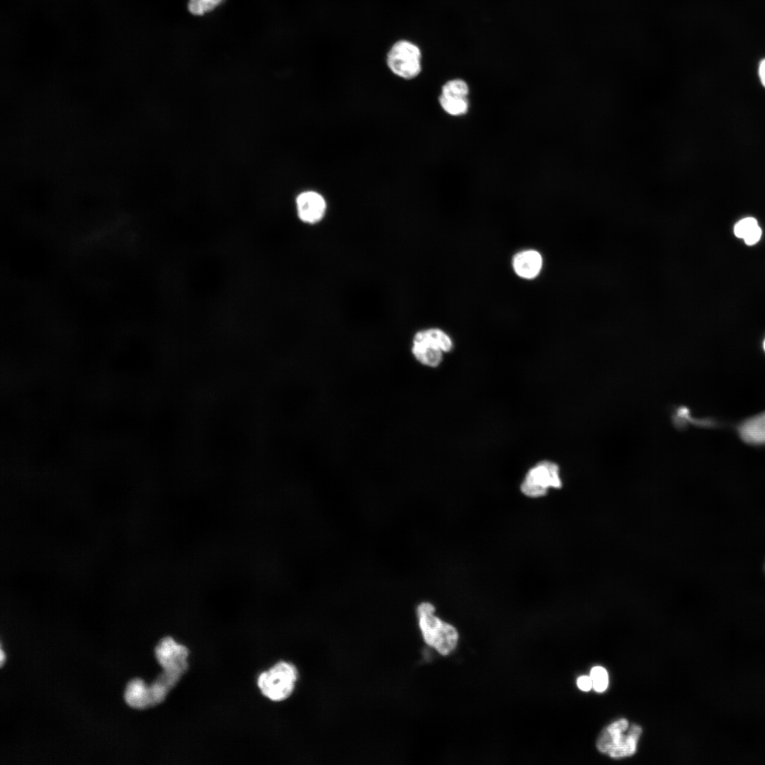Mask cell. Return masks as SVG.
Returning a JSON list of instances; mask_svg holds the SVG:
<instances>
[{"label": "cell", "instance_id": "ffe728a7", "mask_svg": "<svg viewBox=\"0 0 765 765\" xmlns=\"http://www.w3.org/2000/svg\"><path fill=\"white\" fill-rule=\"evenodd\" d=\"M0 654L1 665L2 666L4 661V654L2 649H1Z\"/></svg>", "mask_w": 765, "mask_h": 765}, {"label": "cell", "instance_id": "44dd1931", "mask_svg": "<svg viewBox=\"0 0 765 765\" xmlns=\"http://www.w3.org/2000/svg\"><path fill=\"white\" fill-rule=\"evenodd\" d=\"M763 346H764V351H765V339H764V344H763Z\"/></svg>", "mask_w": 765, "mask_h": 765}, {"label": "cell", "instance_id": "5bb4252c", "mask_svg": "<svg viewBox=\"0 0 765 765\" xmlns=\"http://www.w3.org/2000/svg\"><path fill=\"white\" fill-rule=\"evenodd\" d=\"M222 0H189L188 8L195 16H201L213 10Z\"/></svg>", "mask_w": 765, "mask_h": 765}, {"label": "cell", "instance_id": "ac0fdd59", "mask_svg": "<svg viewBox=\"0 0 765 765\" xmlns=\"http://www.w3.org/2000/svg\"><path fill=\"white\" fill-rule=\"evenodd\" d=\"M577 686L584 691H589L592 687V681L590 676H582L577 679Z\"/></svg>", "mask_w": 765, "mask_h": 765}, {"label": "cell", "instance_id": "3957f363", "mask_svg": "<svg viewBox=\"0 0 765 765\" xmlns=\"http://www.w3.org/2000/svg\"><path fill=\"white\" fill-rule=\"evenodd\" d=\"M452 346V340L445 332L438 328H429L414 334L411 353L421 365L436 368L442 362L443 353L450 351Z\"/></svg>", "mask_w": 765, "mask_h": 765}, {"label": "cell", "instance_id": "6da1fadb", "mask_svg": "<svg viewBox=\"0 0 765 765\" xmlns=\"http://www.w3.org/2000/svg\"><path fill=\"white\" fill-rule=\"evenodd\" d=\"M434 611V606L428 602L418 606L419 628L425 642L441 654L447 655L455 649L458 634L453 625L436 616Z\"/></svg>", "mask_w": 765, "mask_h": 765}, {"label": "cell", "instance_id": "8992f818", "mask_svg": "<svg viewBox=\"0 0 765 765\" xmlns=\"http://www.w3.org/2000/svg\"><path fill=\"white\" fill-rule=\"evenodd\" d=\"M562 485L559 466L555 463L543 460L528 470L521 490L528 497L537 498L545 496L549 489H560Z\"/></svg>", "mask_w": 765, "mask_h": 765}, {"label": "cell", "instance_id": "4fadbf2b", "mask_svg": "<svg viewBox=\"0 0 765 765\" xmlns=\"http://www.w3.org/2000/svg\"><path fill=\"white\" fill-rule=\"evenodd\" d=\"M468 83L462 79L447 81L441 88V95L456 98H467L469 94Z\"/></svg>", "mask_w": 765, "mask_h": 765}, {"label": "cell", "instance_id": "ba28073f", "mask_svg": "<svg viewBox=\"0 0 765 765\" xmlns=\"http://www.w3.org/2000/svg\"><path fill=\"white\" fill-rule=\"evenodd\" d=\"M297 216L304 224L316 225L326 216L327 203L324 197L317 191H305L295 198Z\"/></svg>", "mask_w": 765, "mask_h": 765}, {"label": "cell", "instance_id": "7c38bea8", "mask_svg": "<svg viewBox=\"0 0 765 765\" xmlns=\"http://www.w3.org/2000/svg\"><path fill=\"white\" fill-rule=\"evenodd\" d=\"M438 103L447 114L455 117L464 115L469 110V102L467 98L450 97L441 94Z\"/></svg>", "mask_w": 765, "mask_h": 765}, {"label": "cell", "instance_id": "9a60e30c", "mask_svg": "<svg viewBox=\"0 0 765 765\" xmlns=\"http://www.w3.org/2000/svg\"><path fill=\"white\" fill-rule=\"evenodd\" d=\"M590 678L592 681V687L597 692L604 691L608 684V677L606 670L602 667H594L590 672Z\"/></svg>", "mask_w": 765, "mask_h": 765}, {"label": "cell", "instance_id": "30bf717a", "mask_svg": "<svg viewBox=\"0 0 765 765\" xmlns=\"http://www.w3.org/2000/svg\"><path fill=\"white\" fill-rule=\"evenodd\" d=\"M124 696L126 703L135 708L144 709L154 706L150 686L140 679L128 682Z\"/></svg>", "mask_w": 765, "mask_h": 765}, {"label": "cell", "instance_id": "e0dca14e", "mask_svg": "<svg viewBox=\"0 0 765 765\" xmlns=\"http://www.w3.org/2000/svg\"><path fill=\"white\" fill-rule=\"evenodd\" d=\"M761 230L758 225L751 231L743 239L747 245L755 244L761 238Z\"/></svg>", "mask_w": 765, "mask_h": 765}, {"label": "cell", "instance_id": "7a4b0ae2", "mask_svg": "<svg viewBox=\"0 0 765 765\" xmlns=\"http://www.w3.org/2000/svg\"><path fill=\"white\" fill-rule=\"evenodd\" d=\"M422 50L414 41L398 38L389 46L385 55L388 69L396 76L411 80L422 71Z\"/></svg>", "mask_w": 765, "mask_h": 765}, {"label": "cell", "instance_id": "d6986e66", "mask_svg": "<svg viewBox=\"0 0 765 765\" xmlns=\"http://www.w3.org/2000/svg\"><path fill=\"white\" fill-rule=\"evenodd\" d=\"M758 73L761 83L765 87V59L760 62Z\"/></svg>", "mask_w": 765, "mask_h": 765}, {"label": "cell", "instance_id": "52a82bcc", "mask_svg": "<svg viewBox=\"0 0 765 765\" xmlns=\"http://www.w3.org/2000/svg\"><path fill=\"white\" fill-rule=\"evenodd\" d=\"M188 648L171 637L162 638L155 647V656L163 672L180 680L188 667Z\"/></svg>", "mask_w": 765, "mask_h": 765}, {"label": "cell", "instance_id": "2e32d148", "mask_svg": "<svg viewBox=\"0 0 765 765\" xmlns=\"http://www.w3.org/2000/svg\"><path fill=\"white\" fill-rule=\"evenodd\" d=\"M758 225V222L755 218L747 217L740 220L736 223L734 227V233L738 238L744 239Z\"/></svg>", "mask_w": 765, "mask_h": 765}, {"label": "cell", "instance_id": "277c9868", "mask_svg": "<svg viewBox=\"0 0 765 765\" xmlns=\"http://www.w3.org/2000/svg\"><path fill=\"white\" fill-rule=\"evenodd\" d=\"M628 726L625 719H620L608 725L597 740L598 749L613 758L633 755L635 752L642 729L633 725L627 732Z\"/></svg>", "mask_w": 765, "mask_h": 765}, {"label": "cell", "instance_id": "5b68a950", "mask_svg": "<svg viewBox=\"0 0 765 765\" xmlns=\"http://www.w3.org/2000/svg\"><path fill=\"white\" fill-rule=\"evenodd\" d=\"M298 670L291 663L281 661L260 674L257 685L262 694L273 701H282L293 692Z\"/></svg>", "mask_w": 765, "mask_h": 765}, {"label": "cell", "instance_id": "8fae6325", "mask_svg": "<svg viewBox=\"0 0 765 765\" xmlns=\"http://www.w3.org/2000/svg\"><path fill=\"white\" fill-rule=\"evenodd\" d=\"M742 438L749 443H765V412L758 414L746 421L740 427Z\"/></svg>", "mask_w": 765, "mask_h": 765}, {"label": "cell", "instance_id": "9c48e42d", "mask_svg": "<svg viewBox=\"0 0 765 765\" xmlns=\"http://www.w3.org/2000/svg\"><path fill=\"white\" fill-rule=\"evenodd\" d=\"M543 266L540 254L533 249L523 250L516 254L512 259L514 272L521 278L533 279L538 276Z\"/></svg>", "mask_w": 765, "mask_h": 765}]
</instances>
